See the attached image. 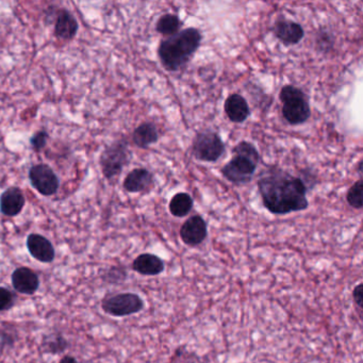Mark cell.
I'll return each mask as SVG.
<instances>
[{
    "instance_id": "1",
    "label": "cell",
    "mask_w": 363,
    "mask_h": 363,
    "mask_svg": "<svg viewBox=\"0 0 363 363\" xmlns=\"http://www.w3.org/2000/svg\"><path fill=\"white\" fill-rule=\"evenodd\" d=\"M262 203L270 212L276 215L306 210L309 203L307 188L300 178L273 166L258 179Z\"/></svg>"
},
{
    "instance_id": "2",
    "label": "cell",
    "mask_w": 363,
    "mask_h": 363,
    "mask_svg": "<svg viewBox=\"0 0 363 363\" xmlns=\"http://www.w3.org/2000/svg\"><path fill=\"white\" fill-rule=\"evenodd\" d=\"M201 43V33L196 28H186L161 41L158 56L166 71L184 69L193 57Z\"/></svg>"
},
{
    "instance_id": "3",
    "label": "cell",
    "mask_w": 363,
    "mask_h": 363,
    "mask_svg": "<svg viewBox=\"0 0 363 363\" xmlns=\"http://www.w3.org/2000/svg\"><path fill=\"white\" fill-rule=\"evenodd\" d=\"M283 102V116L292 126L306 123L311 116V109L306 94L294 85H285L279 94Z\"/></svg>"
},
{
    "instance_id": "4",
    "label": "cell",
    "mask_w": 363,
    "mask_h": 363,
    "mask_svg": "<svg viewBox=\"0 0 363 363\" xmlns=\"http://www.w3.org/2000/svg\"><path fill=\"white\" fill-rule=\"evenodd\" d=\"M193 156L203 162H217L225 153L222 138L212 130L198 132L193 141Z\"/></svg>"
},
{
    "instance_id": "5",
    "label": "cell",
    "mask_w": 363,
    "mask_h": 363,
    "mask_svg": "<svg viewBox=\"0 0 363 363\" xmlns=\"http://www.w3.org/2000/svg\"><path fill=\"white\" fill-rule=\"evenodd\" d=\"M102 310L109 316L123 318L137 314L144 309V300L135 293L126 292L109 295L102 300Z\"/></svg>"
},
{
    "instance_id": "6",
    "label": "cell",
    "mask_w": 363,
    "mask_h": 363,
    "mask_svg": "<svg viewBox=\"0 0 363 363\" xmlns=\"http://www.w3.org/2000/svg\"><path fill=\"white\" fill-rule=\"evenodd\" d=\"M128 161H129V151H128V143L125 140L116 141L113 144L107 147L100 157V165L104 177L112 179L118 176Z\"/></svg>"
},
{
    "instance_id": "7",
    "label": "cell",
    "mask_w": 363,
    "mask_h": 363,
    "mask_svg": "<svg viewBox=\"0 0 363 363\" xmlns=\"http://www.w3.org/2000/svg\"><path fill=\"white\" fill-rule=\"evenodd\" d=\"M259 162L260 161L244 156L242 153H234L232 159L223 166V176L238 186L248 184L252 179Z\"/></svg>"
},
{
    "instance_id": "8",
    "label": "cell",
    "mask_w": 363,
    "mask_h": 363,
    "mask_svg": "<svg viewBox=\"0 0 363 363\" xmlns=\"http://www.w3.org/2000/svg\"><path fill=\"white\" fill-rule=\"evenodd\" d=\"M29 179L33 188L44 196H52L59 190L57 175L46 164H36L29 172Z\"/></svg>"
},
{
    "instance_id": "9",
    "label": "cell",
    "mask_w": 363,
    "mask_h": 363,
    "mask_svg": "<svg viewBox=\"0 0 363 363\" xmlns=\"http://www.w3.org/2000/svg\"><path fill=\"white\" fill-rule=\"evenodd\" d=\"M207 236V223L201 215H193L186 219L180 228V238L182 242L191 248L201 245Z\"/></svg>"
},
{
    "instance_id": "10",
    "label": "cell",
    "mask_w": 363,
    "mask_h": 363,
    "mask_svg": "<svg viewBox=\"0 0 363 363\" xmlns=\"http://www.w3.org/2000/svg\"><path fill=\"white\" fill-rule=\"evenodd\" d=\"M274 36L285 46L296 45L302 40L305 31L298 23L279 17L273 26Z\"/></svg>"
},
{
    "instance_id": "11",
    "label": "cell",
    "mask_w": 363,
    "mask_h": 363,
    "mask_svg": "<svg viewBox=\"0 0 363 363\" xmlns=\"http://www.w3.org/2000/svg\"><path fill=\"white\" fill-rule=\"evenodd\" d=\"M27 248L30 255L43 263H50L56 257V252L52 242L41 234H31L27 238Z\"/></svg>"
},
{
    "instance_id": "12",
    "label": "cell",
    "mask_w": 363,
    "mask_h": 363,
    "mask_svg": "<svg viewBox=\"0 0 363 363\" xmlns=\"http://www.w3.org/2000/svg\"><path fill=\"white\" fill-rule=\"evenodd\" d=\"M12 285L21 294L32 295L38 291L40 279L30 267H21L13 272Z\"/></svg>"
},
{
    "instance_id": "13",
    "label": "cell",
    "mask_w": 363,
    "mask_h": 363,
    "mask_svg": "<svg viewBox=\"0 0 363 363\" xmlns=\"http://www.w3.org/2000/svg\"><path fill=\"white\" fill-rule=\"evenodd\" d=\"M155 184L153 174L146 168H135L126 176L124 189L129 193H141L153 189Z\"/></svg>"
},
{
    "instance_id": "14",
    "label": "cell",
    "mask_w": 363,
    "mask_h": 363,
    "mask_svg": "<svg viewBox=\"0 0 363 363\" xmlns=\"http://www.w3.org/2000/svg\"><path fill=\"white\" fill-rule=\"evenodd\" d=\"M26 199L21 189L12 186L6 190L0 197V211L7 217H16L24 209Z\"/></svg>"
},
{
    "instance_id": "15",
    "label": "cell",
    "mask_w": 363,
    "mask_h": 363,
    "mask_svg": "<svg viewBox=\"0 0 363 363\" xmlns=\"http://www.w3.org/2000/svg\"><path fill=\"white\" fill-rule=\"evenodd\" d=\"M132 270L143 276H158L165 270V263L158 256L142 254L132 262Z\"/></svg>"
},
{
    "instance_id": "16",
    "label": "cell",
    "mask_w": 363,
    "mask_h": 363,
    "mask_svg": "<svg viewBox=\"0 0 363 363\" xmlns=\"http://www.w3.org/2000/svg\"><path fill=\"white\" fill-rule=\"evenodd\" d=\"M225 113L232 123H243L250 114V106L246 99L240 94H232L226 99Z\"/></svg>"
},
{
    "instance_id": "17",
    "label": "cell",
    "mask_w": 363,
    "mask_h": 363,
    "mask_svg": "<svg viewBox=\"0 0 363 363\" xmlns=\"http://www.w3.org/2000/svg\"><path fill=\"white\" fill-rule=\"evenodd\" d=\"M54 31L58 38L65 41L72 40L78 31V23L67 10H61L58 14Z\"/></svg>"
},
{
    "instance_id": "18",
    "label": "cell",
    "mask_w": 363,
    "mask_h": 363,
    "mask_svg": "<svg viewBox=\"0 0 363 363\" xmlns=\"http://www.w3.org/2000/svg\"><path fill=\"white\" fill-rule=\"evenodd\" d=\"M159 140L158 129L153 123H143L138 126L132 135V141L140 148H148Z\"/></svg>"
},
{
    "instance_id": "19",
    "label": "cell",
    "mask_w": 363,
    "mask_h": 363,
    "mask_svg": "<svg viewBox=\"0 0 363 363\" xmlns=\"http://www.w3.org/2000/svg\"><path fill=\"white\" fill-rule=\"evenodd\" d=\"M193 198L188 193H177L170 201V211L174 217H184L193 209Z\"/></svg>"
},
{
    "instance_id": "20",
    "label": "cell",
    "mask_w": 363,
    "mask_h": 363,
    "mask_svg": "<svg viewBox=\"0 0 363 363\" xmlns=\"http://www.w3.org/2000/svg\"><path fill=\"white\" fill-rule=\"evenodd\" d=\"M182 21L175 14H164L157 21L156 31L163 36H172L179 32Z\"/></svg>"
},
{
    "instance_id": "21",
    "label": "cell",
    "mask_w": 363,
    "mask_h": 363,
    "mask_svg": "<svg viewBox=\"0 0 363 363\" xmlns=\"http://www.w3.org/2000/svg\"><path fill=\"white\" fill-rule=\"evenodd\" d=\"M67 341L61 335H52L45 338L43 347L47 353L56 355L67 349Z\"/></svg>"
},
{
    "instance_id": "22",
    "label": "cell",
    "mask_w": 363,
    "mask_h": 363,
    "mask_svg": "<svg viewBox=\"0 0 363 363\" xmlns=\"http://www.w3.org/2000/svg\"><path fill=\"white\" fill-rule=\"evenodd\" d=\"M362 180L359 179L351 186V189L347 192L346 201L351 207L355 209H361L362 203Z\"/></svg>"
},
{
    "instance_id": "23",
    "label": "cell",
    "mask_w": 363,
    "mask_h": 363,
    "mask_svg": "<svg viewBox=\"0 0 363 363\" xmlns=\"http://www.w3.org/2000/svg\"><path fill=\"white\" fill-rule=\"evenodd\" d=\"M234 153H242L244 156L250 157V158L255 159V160L260 161V155L258 153L257 148H256L252 143L250 142H240L236 147L232 149Z\"/></svg>"
},
{
    "instance_id": "24",
    "label": "cell",
    "mask_w": 363,
    "mask_h": 363,
    "mask_svg": "<svg viewBox=\"0 0 363 363\" xmlns=\"http://www.w3.org/2000/svg\"><path fill=\"white\" fill-rule=\"evenodd\" d=\"M15 297L11 291L0 287V312L11 309L14 305Z\"/></svg>"
},
{
    "instance_id": "25",
    "label": "cell",
    "mask_w": 363,
    "mask_h": 363,
    "mask_svg": "<svg viewBox=\"0 0 363 363\" xmlns=\"http://www.w3.org/2000/svg\"><path fill=\"white\" fill-rule=\"evenodd\" d=\"M48 133L46 131H38L36 132V135H33L31 138V145L34 151H40L41 149L45 147L46 143H47Z\"/></svg>"
},
{
    "instance_id": "26",
    "label": "cell",
    "mask_w": 363,
    "mask_h": 363,
    "mask_svg": "<svg viewBox=\"0 0 363 363\" xmlns=\"http://www.w3.org/2000/svg\"><path fill=\"white\" fill-rule=\"evenodd\" d=\"M362 296H363V285L362 283H358L353 290V300H354L355 304L358 307L359 312L362 310Z\"/></svg>"
},
{
    "instance_id": "27",
    "label": "cell",
    "mask_w": 363,
    "mask_h": 363,
    "mask_svg": "<svg viewBox=\"0 0 363 363\" xmlns=\"http://www.w3.org/2000/svg\"><path fill=\"white\" fill-rule=\"evenodd\" d=\"M59 363H79L77 359L72 356H65L60 360Z\"/></svg>"
},
{
    "instance_id": "28",
    "label": "cell",
    "mask_w": 363,
    "mask_h": 363,
    "mask_svg": "<svg viewBox=\"0 0 363 363\" xmlns=\"http://www.w3.org/2000/svg\"><path fill=\"white\" fill-rule=\"evenodd\" d=\"M362 164H363V162L362 161H360V162H359V164H358V172L360 173H362Z\"/></svg>"
}]
</instances>
